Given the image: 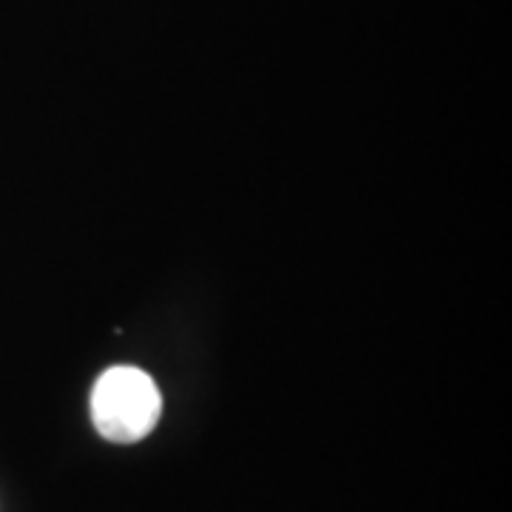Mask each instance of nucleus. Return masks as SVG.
<instances>
[{
  "mask_svg": "<svg viewBox=\"0 0 512 512\" xmlns=\"http://www.w3.org/2000/svg\"><path fill=\"white\" fill-rule=\"evenodd\" d=\"M163 399L154 379L137 367H111L92 390V421L114 444L146 439L160 421Z\"/></svg>",
  "mask_w": 512,
  "mask_h": 512,
  "instance_id": "nucleus-1",
  "label": "nucleus"
}]
</instances>
